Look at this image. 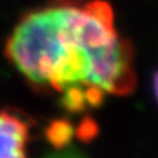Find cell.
Wrapping results in <instances>:
<instances>
[{
    "mask_svg": "<svg viewBox=\"0 0 158 158\" xmlns=\"http://www.w3.org/2000/svg\"><path fill=\"white\" fill-rule=\"evenodd\" d=\"M6 57L33 86L85 92L92 107L136 86L133 50L104 0H54L29 11L8 36Z\"/></svg>",
    "mask_w": 158,
    "mask_h": 158,
    "instance_id": "obj_1",
    "label": "cell"
},
{
    "mask_svg": "<svg viewBox=\"0 0 158 158\" xmlns=\"http://www.w3.org/2000/svg\"><path fill=\"white\" fill-rule=\"evenodd\" d=\"M29 122L18 114L0 111V158H22L27 156L31 139Z\"/></svg>",
    "mask_w": 158,
    "mask_h": 158,
    "instance_id": "obj_2",
    "label": "cell"
},
{
    "mask_svg": "<svg viewBox=\"0 0 158 158\" xmlns=\"http://www.w3.org/2000/svg\"><path fill=\"white\" fill-rule=\"evenodd\" d=\"M50 142L53 143H58V144H61V143H65L67 140L69 139V136H71V128H69L68 123H54V125L50 128Z\"/></svg>",
    "mask_w": 158,
    "mask_h": 158,
    "instance_id": "obj_3",
    "label": "cell"
},
{
    "mask_svg": "<svg viewBox=\"0 0 158 158\" xmlns=\"http://www.w3.org/2000/svg\"><path fill=\"white\" fill-rule=\"evenodd\" d=\"M153 86H154V96H156V100L158 103V71L154 75V82H153Z\"/></svg>",
    "mask_w": 158,
    "mask_h": 158,
    "instance_id": "obj_4",
    "label": "cell"
}]
</instances>
